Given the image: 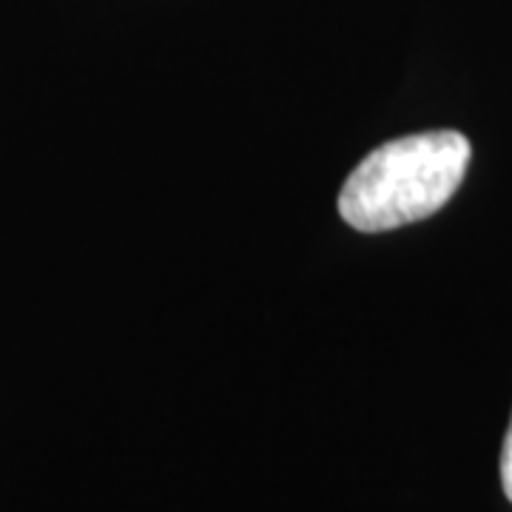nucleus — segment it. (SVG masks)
<instances>
[{"label":"nucleus","instance_id":"nucleus-1","mask_svg":"<svg viewBox=\"0 0 512 512\" xmlns=\"http://www.w3.org/2000/svg\"><path fill=\"white\" fill-rule=\"evenodd\" d=\"M470 157V140L458 131L390 140L350 171L339 191V214L362 234L427 220L456 194Z\"/></svg>","mask_w":512,"mask_h":512},{"label":"nucleus","instance_id":"nucleus-2","mask_svg":"<svg viewBox=\"0 0 512 512\" xmlns=\"http://www.w3.org/2000/svg\"><path fill=\"white\" fill-rule=\"evenodd\" d=\"M501 484H504V493L512 501V421L510 430H507V439H504V450H501Z\"/></svg>","mask_w":512,"mask_h":512}]
</instances>
